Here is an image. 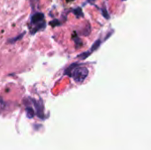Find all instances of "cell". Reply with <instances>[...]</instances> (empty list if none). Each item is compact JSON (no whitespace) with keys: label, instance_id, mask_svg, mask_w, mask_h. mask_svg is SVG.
<instances>
[{"label":"cell","instance_id":"obj_2","mask_svg":"<svg viewBox=\"0 0 151 150\" xmlns=\"http://www.w3.org/2000/svg\"><path fill=\"white\" fill-rule=\"evenodd\" d=\"M88 74V69L86 67L79 66V67H75L73 70L71 75L73 77L74 80H76L78 82H81L86 79Z\"/></svg>","mask_w":151,"mask_h":150},{"label":"cell","instance_id":"obj_3","mask_svg":"<svg viewBox=\"0 0 151 150\" xmlns=\"http://www.w3.org/2000/svg\"><path fill=\"white\" fill-rule=\"evenodd\" d=\"M124 1H125V0H124Z\"/></svg>","mask_w":151,"mask_h":150},{"label":"cell","instance_id":"obj_1","mask_svg":"<svg viewBox=\"0 0 151 150\" xmlns=\"http://www.w3.org/2000/svg\"><path fill=\"white\" fill-rule=\"evenodd\" d=\"M46 27L45 16L42 12L35 11L32 13L30 17V31L32 34H35L37 31L42 30Z\"/></svg>","mask_w":151,"mask_h":150}]
</instances>
